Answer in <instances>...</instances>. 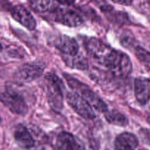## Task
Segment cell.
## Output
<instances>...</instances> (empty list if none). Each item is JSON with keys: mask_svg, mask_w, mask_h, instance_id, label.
<instances>
[{"mask_svg": "<svg viewBox=\"0 0 150 150\" xmlns=\"http://www.w3.org/2000/svg\"><path fill=\"white\" fill-rule=\"evenodd\" d=\"M56 1L59 2V4H63V5H71V4H74L76 0H55Z\"/></svg>", "mask_w": 150, "mask_h": 150, "instance_id": "cell-20", "label": "cell"}, {"mask_svg": "<svg viewBox=\"0 0 150 150\" xmlns=\"http://www.w3.org/2000/svg\"><path fill=\"white\" fill-rule=\"evenodd\" d=\"M67 102L79 116L86 120H93L96 116L93 108L76 92L67 94Z\"/></svg>", "mask_w": 150, "mask_h": 150, "instance_id": "cell-6", "label": "cell"}, {"mask_svg": "<svg viewBox=\"0 0 150 150\" xmlns=\"http://www.w3.org/2000/svg\"><path fill=\"white\" fill-rule=\"evenodd\" d=\"M67 80L69 85H70V86L73 89H76L77 92H80L81 96L89 103V105L94 109L100 113H104V114H105L108 111V105H106V103L101 99V98L98 94L95 93L90 88L86 86L83 83H81L76 79H72L70 77L67 79Z\"/></svg>", "mask_w": 150, "mask_h": 150, "instance_id": "cell-4", "label": "cell"}, {"mask_svg": "<svg viewBox=\"0 0 150 150\" xmlns=\"http://www.w3.org/2000/svg\"><path fill=\"white\" fill-rule=\"evenodd\" d=\"M11 4L8 0H0V11H7L11 10Z\"/></svg>", "mask_w": 150, "mask_h": 150, "instance_id": "cell-19", "label": "cell"}, {"mask_svg": "<svg viewBox=\"0 0 150 150\" xmlns=\"http://www.w3.org/2000/svg\"><path fill=\"white\" fill-rule=\"evenodd\" d=\"M66 64L70 67L78 69L80 70H84L89 67L88 60L82 56H64V59Z\"/></svg>", "mask_w": 150, "mask_h": 150, "instance_id": "cell-16", "label": "cell"}, {"mask_svg": "<svg viewBox=\"0 0 150 150\" xmlns=\"http://www.w3.org/2000/svg\"><path fill=\"white\" fill-rule=\"evenodd\" d=\"M134 92L138 103L142 105H146L150 100V79L145 77L136 78Z\"/></svg>", "mask_w": 150, "mask_h": 150, "instance_id": "cell-11", "label": "cell"}, {"mask_svg": "<svg viewBox=\"0 0 150 150\" xmlns=\"http://www.w3.org/2000/svg\"><path fill=\"white\" fill-rule=\"evenodd\" d=\"M148 122H149V123L150 124V117H149V119H148Z\"/></svg>", "mask_w": 150, "mask_h": 150, "instance_id": "cell-25", "label": "cell"}, {"mask_svg": "<svg viewBox=\"0 0 150 150\" xmlns=\"http://www.w3.org/2000/svg\"><path fill=\"white\" fill-rule=\"evenodd\" d=\"M30 150H45V149H30Z\"/></svg>", "mask_w": 150, "mask_h": 150, "instance_id": "cell-23", "label": "cell"}, {"mask_svg": "<svg viewBox=\"0 0 150 150\" xmlns=\"http://www.w3.org/2000/svg\"><path fill=\"white\" fill-rule=\"evenodd\" d=\"M108 69L113 76L118 78H125L131 73L133 65L130 59L127 54L117 51Z\"/></svg>", "mask_w": 150, "mask_h": 150, "instance_id": "cell-7", "label": "cell"}, {"mask_svg": "<svg viewBox=\"0 0 150 150\" xmlns=\"http://www.w3.org/2000/svg\"><path fill=\"white\" fill-rule=\"evenodd\" d=\"M3 49H4V45H3V44L1 43V42L0 41V52L2 51Z\"/></svg>", "mask_w": 150, "mask_h": 150, "instance_id": "cell-22", "label": "cell"}, {"mask_svg": "<svg viewBox=\"0 0 150 150\" xmlns=\"http://www.w3.org/2000/svg\"><path fill=\"white\" fill-rule=\"evenodd\" d=\"M85 45L89 55L98 64L105 66L106 68L111 64L117 53V50L95 38H89L86 41Z\"/></svg>", "mask_w": 150, "mask_h": 150, "instance_id": "cell-2", "label": "cell"}, {"mask_svg": "<svg viewBox=\"0 0 150 150\" xmlns=\"http://www.w3.org/2000/svg\"><path fill=\"white\" fill-rule=\"evenodd\" d=\"M14 139L20 147L25 149H30L35 145V141L33 139L28 129L23 125L16 126L14 131Z\"/></svg>", "mask_w": 150, "mask_h": 150, "instance_id": "cell-13", "label": "cell"}, {"mask_svg": "<svg viewBox=\"0 0 150 150\" xmlns=\"http://www.w3.org/2000/svg\"><path fill=\"white\" fill-rule=\"evenodd\" d=\"M105 118L110 124L120 127H125L129 124V120L125 114L116 110L108 111L105 114Z\"/></svg>", "mask_w": 150, "mask_h": 150, "instance_id": "cell-15", "label": "cell"}, {"mask_svg": "<svg viewBox=\"0 0 150 150\" xmlns=\"http://www.w3.org/2000/svg\"><path fill=\"white\" fill-rule=\"evenodd\" d=\"M58 150H86L80 139L68 132L63 131L58 134L56 140Z\"/></svg>", "mask_w": 150, "mask_h": 150, "instance_id": "cell-10", "label": "cell"}, {"mask_svg": "<svg viewBox=\"0 0 150 150\" xmlns=\"http://www.w3.org/2000/svg\"><path fill=\"white\" fill-rule=\"evenodd\" d=\"M135 54L138 60L144 66L146 70L150 71V52L140 46L135 48Z\"/></svg>", "mask_w": 150, "mask_h": 150, "instance_id": "cell-18", "label": "cell"}, {"mask_svg": "<svg viewBox=\"0 0 150 150\" xmlns=\"http://www.w3.org/2000/svg\"><path fill=\"white\" fill-rule=\"evenodd\" d=\"M54 18L57 23L70 27H76L83 23V18L79 13L69 9H57L54 13Z\"/></svg>", "mask_w": 150, "mask_h": 150, "instance_id": "cell-8", "label": "cell"}, {"mask_svg": "<svg viewBox=\"0 0 150 150\" xmlns=\"http://www.w3.org/2000/svg\"><path fill=\"white\" fill-rule=\"evenodd\" d=\"M45 80L48 104L54 111L60 112L63 108L64 103V83L53 73H48L45 76Z\"/></svg>", "mask_w": 150, "mask_h": 150, "instance_id": "cell-1", "label": "cell"}, {"mask_svg": "<svg viewBox=\"0 0 150 150\" xmlns=\"http://www.w3.org/2000/svg\"><path fill=\"white\" fill-rule=\"evenodd\" d=\"M1 117H0V125H1Z\"/></svg>", "mask_w": 150, "mask_h": 150, "instance_id": "cell-24", "label": "cell"}, {"mask_svg": "<svg viewBox=\"0 0 150 150\" xmlns=\"http://www.w3.org/2000/svg\"><path fill=\"white\" fill-rule=\"evenodd\" d=\"M56 48L66 56H76L79 51V45L76 39L67 35H59L54 40Z\"/></svg>", "mask_w": 150, "mask_h": 150, "instance_id": "cell-12", "label": "cell"}, {"mask_svg": "<svg viewBox=\"0 0 150 150\" xmlns=\"http://www.w3.org/2000/svg\"><path fill=\"white\" fill-rule=\"evenodd\" d=\"M139 146V139L136 135L124 132L117 136L114 141L116 150H136Z\"/></svg>", "mask_w": 150, "mask_h": 150, "instance_id": "cell-14", "label": "cell"}, {"mask_svg": "<svg viewBox=\"0 0 150 150\" xmlns=\"http://www.w3.org/2000/svg\"><path fill=\"white\" fill-rule=\"evenodd\" d=\"M111 1L123 5H130L133 0H111Z\"/></svg>", "mask_w": 150, "mask_h": 150, "instance_id": "cell-21", "label": "cell"}, {"mask_svg": "<svg viewBox=\"0 0 150 150\" xmlns=\"http://www.w3.org/2000/svg\"><path fill=\"white\" fill-rule=\"evenodd\" d=\"M10 14L14 20L29 30L32 31L36 28V20L30 11H29L24 6L21 4L14 6L10 10Z\"/></svg>", "mask_w": 150, "mask_h": 150, "instance_id": "cell-9", "label": "cell"}, {"mask_svg": "<svg viewBox=\"0 0 150 150\" xmlns=\"http://www.w3.org/2000/svg\"><path fill=\"white\" fill-rule=\"evenodd\" d=\"M44 67L40 63H25L15 72L13 77L18 83H29L40 77Z\"/></svg>", "mask_w": 150, "mask_h": 150, "instance_id": "cell-5", "label": "cell"}, {"mask_svg": "<svg viewBox=\"0 0 150 150\" xmlns=\"http://www.w3.org/2000/svg\"><path fill=\"white\" fill-rule=\"evenodd\" d=\"M0 102L12 113L24 116L28 112V106L21 95L10 88L0 92Z\"/></svg>", "mask_w": 150, "mask_h": 150, "instance_id": "cell-3", "label": "cell"}, {"mask_svg": "<svg viewBox=\"0 0 150 150\" xmlns=\"http://www.w3.org/2000/svg\"><path fill=\"white\" fill-rule=\"evenodd\" d=\"M29 7L37 13H43L51 7V0H28Z\"/></svg>", "mask_w": 150, "mask_h": 150, "instance_id": "cell-17", "label": "cell"}]
</instances>
